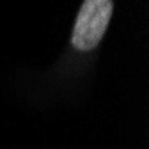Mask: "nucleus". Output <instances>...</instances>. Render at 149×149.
<instances>
[{
	"label": "nucleus",
	"instance_id": "f257e3e1",
	"mask_svg": "<svg viewBox=\"0 0 149 149\" xmlns=\"http://www.w3.org/2000/svg\"><path fill=\"white\" fill-rule=\"evenodd\" d=\"M114 4L108 0H87L84 2L77 23H74L71 41L78 50H91L94 48L108 27Z\"/></svg>",
	"mask_w": 149,
	"mask_h": 149
}]
</instances>
